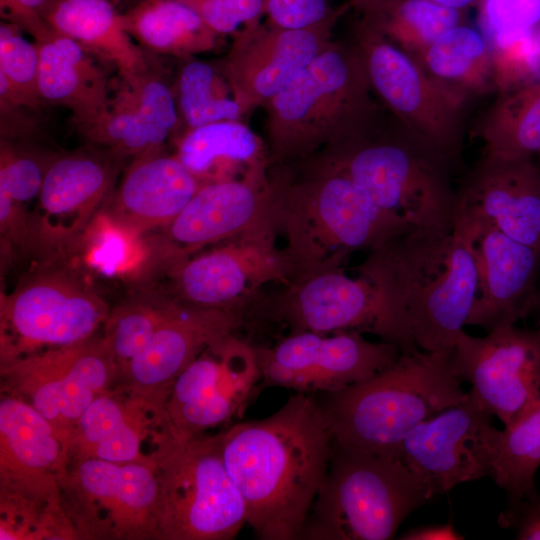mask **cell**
Wrapping results in <instances>:
<instances>
[{
	"label": "cell",
	"instance_id": "1",
	"mask_svg": "<svg viewBox=\"0 0 540 540\" xmlns=\"http://www.w3.org/2000/svg\"><path fill=\"white\" fill-rule=\"evenodd\" d=\"M226 469L261 540L300 539L326 477L333 437L313 394L219 432Z\"/></svg>",
	"mask_w": 540,
	"mask_h": 540
},
{
	"label": "cell",
	"instance_id": "2",
	"mask_svg": "<svg viewBox=\"0 0 540 540\" xmlns=\"http://www.w3.org/2000/svg\"><path fill=\"white\" fill-rule=\"evenodd\" d=\"M481 222L456 205L453 227H412L369 250L357 267L424 351L454 349L477 292L474 242Z\"/></svg>",
	"mask_w": 540,
	"mask_h": 540
},
{
	"label": "cell",
	"instance_id": "3",
	"mask_svg": "<svg viewBox=\"0 0 540 540\" xmlns=\"http://www.w3.org/2000/svg\"><path fill=\"white\" fill-rule=\"evenodd\" d=\"M303 177L275 180L273 219L285 238L291 279L341 268L356 250H371L415 225L380 208L346 175L312 160Z\"/></svg>",
	"mask_w": 540,
	"mask_h": 540
},
{
	"label": "cell",
	"instance_id": "4",
	"mask_svg": "<svg viewBox=\"0 0 540 540\" xmlns=\"http://www.w3.org/2000/svg\"><path fill=\"white\" fill-rule=\"evenodd\" d=\"M451 351L417 349L374 375L317 400L333 440L362 451L400 458L407 435L463 400Z\"/></svg>",
	"mask_w": 540,
	"mask_h": 540
},
{
	"label": "cell",
	"instance_id": "5",
	"mask_svg": "<svg viewBox=\"0 0 540 540\" xmlns=\"http://www.w3.org/2000/svg\"><path fill=\"white\" fill-rule=\"evenodd\" d=\"M352 45L330 42L265 111L272 162H300L377 131L379 107Z\"/></svg>",
	"mask_w": 540,
	"mask_h": 540
},
{
	"label": "cell",
	"instance_id": "6",
	"mask_svg": "<svg viewBox=\"0 0 540 540\" xmlns=\"http://www.w3.org/2000/svg\"><path fill=\"white\" fill-rule=\"evenodd\" d=\"M355 182L380 208L403 216L416 227H453L457 191L451 162L401 126L308 158Z\"/></svg>",
	"mask_w": 540,
	"mask_h": 540
},
{
	"label": "cell",
	"instance_id": "7",
	"mask_svg": "<svg viewBox=\"0 0 540 540\" xmlns=\"http://www.w3.org/2000/svg\"><path fill=\"white\" fill-rule=\"evenodd\" d=\"M431 498L401 459L333 440L327 474L300 539H393L405 518Z\"/></svg>",
	"mask_w": 540,
	"mask_h": 540
},
{
	"label": "cell",
	"instance_id": "8",
	"mask_svg": "<svg viewBox=\"0 0 540 540\" xmlns=\"http://www.w3.org/2000/svg\"><path fill=\"white\" fill-rule=\"evenodd\" d=\"M160 540H229L247 510L221 451L220 433L187 439L170 435L157 451Z\"/></svg>",
	"mask_w": 540,
	"mask_h": 540
},
{
	"label": "cell",
	"instance_id": "9",
	"mask_svg": "<svg viewBox=\"0 0 540 540\" xmlns=\"http://www.w3.org/2000/svg\"><path fill=\"white\" fill-rule=\"evenodd\" d=\"M77 539L160 540L156 461L69 463L59 480Z\"/></svg>",
	"mask_w": 540,
	"mask_h": 540
},
{
	"label": "cell",
	"instance_id": "10",
	"mask_svg": "<svg viewBox=\"0 0 540 540\" xmlns=\"http://www.w3.org/2000/svg\"><path fill=\"white\" fill-rule=\"evenodd\" d=\"M352 46L374 95L403 128L454 163L462 150L463 110L470 96L433 78L361 21Z\"/></svg>",
	"mask_w": 540,
	"mask_h": 540
},
{
	"label": "cell",
	"instance_id": "11",
	"mask_svg": "<svg viewBox=\"0 0 540 540\" xmlns=\"http://www.w3.org/2000/svg\"><path fill=\"white\" fill-rule=\"evenodd\" d=\"M108 314L97 294L66 273L45 272L29 278L1 296V366L87 340Z\"/></svg>",
	"mask_w": 540,
	"mask_h": 540
},
{
	"label": "cell",
	"instance_id": "12",
	"mask_svg": "<svg viewBox=\"0 0 540 540\" xmlns=\"http://www.w3.org/2000/svg\"><path fill=\"white\" fill-rule=\"evenodd\" d=\"M1 391L17 397L46 418L69 445L81 415L119 380V370L103 338L48 349L1 366Z\"/></svg>",
	"mask_w": 540,
	"mask_h": 540
},
{
	"label": "cell",
	"instance_id": "13",
	"mask_svg": "<svg viewBox=\"0 0 540 540\" xmlns=\"http://www.w3.org/2000/svg\"><path fill=\"white\" fill-rule=\"evenodd\" d=\"M285 286L260 310L265 317L285 324L290 333L368 332L396 345L402 353L419 349L362 275L352 278L334 268L294 278Z\"/></svg>",
	"mask_w": 540,
	"mask_h": 540
},
{
	"label": "cell",
	"instance_id": "14",
	"mask_svg": "<svg viewBox=\"0 0 540 540\" xmlns=\"http://www.w3.org/2000/svg\"><path fill=\"white\" fill-rule=\"evenodd\" d=\"M261 373L257 392L283 387L297 393L335 392L392 364L396 345L372 342L357 331L290 333L272 347L254 346Z\"/></svg>",
	"mask_w": 540,
	"mask_h": 540
},
{
	"label": "cell",
	"instance_id": "15",
	"mask_svg": "<svg viewBox=\"0 0 540 540\" xmlns=\"http://www.w3.org/2000/svg\"><path fill=\"white\" fill-rule=\"evenodd\" d=\"M491 417L467 392L407 435L400 458L431 497L461 483L492 478L501 430Z\"/></svg>",
	"mask_w": 540,
	"mask_h": 540
},
{
	"label": "cell",
	"instance_id": "16",
	"mask_svg": "<svg viewBox=\"0 0 540 540\" xmlns=\"http://www.w3.org/2000/svg\"><path fill=\"white\" fill-rule=\"evenodd\" d=\"M276 234L275 224L269 223L173 264L169 270L178 299L242 315L264 285L291 279L289 260L275 246Z\"/></svg>",
	"mask_w": 540,
	"mask_h": 540
},
{
	"label": "cell",
	"instance_id": "17",
	"mask_svg": "<svg viewBox=\"0 0 540 540\" xmlns=\"http://www.w3.org/2000/svg\"><path fill=\"white\" fill-rule=\"evenodd\" d=\"M260 380L254 346L234 333L207 347L179 375L167 398L170 434L187 439L229 422Z\"/></svg>",
	"mask_w": 540,
	"mask_h": 540
},
{
	"label": "cell",
	"instance_id": "18",
	"mask_svg": "<svg viewBox=\"0 0 540 540\" xmlns=\"http://www.w3.org/2000/svg\"><path fill=\"white\" fill-rule=\"evenodd\" d=\"M452 361L471 397L504 426L540 400L539 328L502 326L484 337L463 331Z\"/></svg>",
	"mask_w": 540,
	"mask_h": 540
},
{
	"label": "cell",
	"instance_id": "19",
	"mask_svg": "<svg viewBox=\"0 0 540 540\" xmlns=\"http://www.w3.org/2000/svg\"><path fill=\"white\" fill-rule=\"evenodd\" d=\"M330 42V28L285 29L265 21L233 36L219 69L246 116L284 90Z\"/></svg>",
	"mask_w": 540,
	"mask_h": 540
},
{
	"label": "cell",
	"instance_id": "20",
	"mask_svg": "<svg viewBox=\"0 0 540 540\" xmlns=\"http://www.w3.org/2000/svg\"><path fill=\"white\" fill-rule=\"evenodd\" d=\"M269 223H274L273 187L266 176L208 183L162 229L157 256L170 267L206 245Z\"/></svg>",
	"mask_w": 540,
	"mask_h": 540
},
{
	"label": "cell",
	"instance_id": "21",
	"mask_svg": "<svg viewBox=\"0 0 540 540\" xmlns=\"http://www.w3.org/2000/svg\"><path fill=\"white\" fill-rule=\"evenodd\" d=\"M68 445L53 425L23 400L0 401V498L63 507L59 480Z\"/></svg>",
	"mask_w": 540,
	"mask_h": 540
},
{
	"label": "cell",
	"instance_id": "22",
	"mask_svg": "<svg viewBox=\"0 0 540 540\" xmlns=\"http://www.w3.org/2000/svg\"><path fill=\"white\" fill-rule=\"evenodd\" d=\"M241 320L237 312L170 302L153 338L129 363L120 383L165 414L179 375L207 347L235 333Z\"/></svg>",
	"mask_w": 540,
	"mask_h": 540
},
{
	"label": "cell",
	"instance_id": "23",
	"mask_svg": "<svg viewBox=\"0 0 540 540\" xmlns=\"http://www.w3.org/2000/svg\"><path fill=\"white\" fill-rule=\"evenodd\" d=\"M118 384L98 395L81 415L69 440L67 465L85 459L156 461L170 434L165 414Z\"/></svg>",
	"mask_w": 540,
	"mask_h": 540
},
{
	"label": "cell",
	"instance_id": "24",
	"mask_svg": "<svg viewBox=\"0 0 540 540\" xmlns=\"http://www.w3.org/2000/svg\"><path fill=\"white\" fill-rule=\"evenodd\" d=\"M480 222L474 242L477 292L466 325L489 332L515 325L533 311L540 253Z\"/></svg>",
	"mask_w": 540,
	"mask_h": 540
},
{
	"label": "cell",
	"instance_id": "25",
	"mask_svg": "<svg viewBox=\"0 0 540 540\" xmlns=\"http://www.w3.org/2000/svg\"><path fill=\"white\" fill-rule=\"evenodd\" d=\"M120 156L80 150L51 160L33 221V241L60 244L92 221L114 184Z\"/></svg>",
	"mask_w": 540,
	"mask_h": 540
},
{
	"label": "cell",
	"instance_id": "26",
	"mask_svg": "<svg viewBox=\"0 0 540 540\" xmlns=\"http://www.w3.org/2000/svg\"><path fill=\"white\" fill-rule=\"evenodd\" d=\"M457 205L540 253V166L532 157H482L457 191Z\"/></svg>",
	"mask_w": 540,
	"mask_h": 540
},
{
	"label": "cell",
	"instance_id": "27",
	"mask_svg": "<svg viewBox=\"0 0 540 540\" xmlns=\"http://www.w3.org/2000/svg\"><path fill=\"white\" fill-rule=\"evenodd\" d=\"M200 187L176 155L155 150L134 158L103 212L142 235L170 225Z\"/></svg>",
	"mask_w": 540,
	"mask_h": 540
},
{
	"label": "cell",
	"instance_id": "28",
	"mask_svg": "<svg viewBox=\"0 0 540 540\" xmlns=\"http://www.w3.org/2000/svg\"><path fill=\"white\" fill-rule=\"evenodd\" d=\"M36 44L42 100L69 109L82 133L108 109L110 82L105 70L91 52L56 32Z\"/></svg>",
	"mask_w": 540,
	"mask_h": 540
},
{
	"label": "cell",
	"instance_id": "29",
	"mask_svg": "<svg viewBox=\"0 0 540 540\" xmlns=\"http://www.w3.org/2000/svg\"><path fill=\"white\" fill-rule=\"evenodd\" d=\"M201 186L228 180L264 177L269 161L265 142L240 120L187 129L175 154Z\"/></svg>",
	"mask_w": 540,
	"mask_h": 540
},
{
	"label": "cell",
	"instance_id": "30",
	"mask_svg": "<svg viewBox=\"0 0 540 540\" xmlns=\"http://www.w3.org/2000/svg\"><path fill=\"white\" fill-rule=\"evenodd\" d=\"M45 20L129 80L149 67L144 51L124 27L123 15L110 0H53Z\"/></svg>",
	"mask_w": 540,
	"mask_h": 540
},
{
	"label": "cell",
	"instance_id": "31",
	"mask_svg": "<svg viewBox=\"0 0 540 540\" xmlns=\"http://www.w3.org/2000/svg\"><path fill=\"white\" fill-rule=\"evenodd\" d=\"M122 15L128 34L152 53L186 59L213 50L220 37L182 0H142Z\"/></svg>",
	"mask_w": 540,
	"mask_h": 540
},
{
	"label": "cell",
	"instance_id": "32",
	"mask_svg": "<svg viewBox=\"0 0 540 540\" xmlns=\"http://www.w3.org/2000/svg\"><path fill=\"white\" fill-rule=\"evenodd\" d=\"M476 135L483 157L517 159L540 154V80L498 92Z\"/></svg>",
	"mask_w": 540,
	"mask_h": 540
},
{
	"label": "cell",
	"instance_id": "33",
	"mask_svg": "<svg viewBox=\"0 0 540 540\" xmlns=\"http://www.w3.org/2000/svg\"><path fill=\"white\" fill-rule=\"evenodd\" d=\"M415 59L433 78L468 96L494 89L491 48L481 32L465 23L444 33Z\"/></svg>",
	"mask_w": 540,
	"mask_h": 540
},
{
	"label": "cell",
	"instance_id": "34",
	"mask_svg": "<svg viewBox=\"0 0 540 540\" xmlns=\"http://www.w3.org/2000/svg\"><path fill=\"white\" fill-rule=\"evenodd\" d=\"M361 22L417 58L450 29L465 23V11L431 0H383Z\"/></svg>",
	"mask_w": 540,
	"mask_h": 540
},
{
	"label": "cell",
	"instance_id": "35",
	"mask_svg": "<svg viewBox=\"0 0 540 540\" xmlns=\"http://www.w3.org/2000/svg\"><path fill=\"white\" fill-rule=\"evenodd\" d=\"M52 159L45 160L1 139L0 228L2 237L15 245L22 246L32 241L27 204L38 199Z\"/></svg>",
	"mask_w": 540,
	"mask_h": 540
},
{
	"label": "cell",
	"instance_id": "36",
	"mask_svg": "<svg viewBox=\"0 0 540 540\" xmlns=\"http://www.w3.org/2000/svg\"><path fill=\"white\" fill-rule=\"evenodd\" d=\"M174 96L186 130L244 117L219 67L193 57L178 71Z\"/></svg>",
	"mask_w": 540,
	"mask_h": 540
},
{
	"label": "cell",
	"instance_id": "37",
	"mask_svg": "<svg viewBox=\"0 0 540 540\" xmlns=\"http://www.w3.org/2000/svg\"><path fill=\"white\" fill-rule=\"evenodd\" d=\"M540 467V400L505 425L492 479L515 503L537 494Z\"/></svg>",
	"mask_w": 540,
	"mask_h": 540
},
{
	"label": "cell",
	"instance_id": "38",
	"mask_svg": "<svg viewBox=\"0 0 540 540\" xmlns=\"http://www.w3.org/2000/svg\"><path fill=\"white\" fill-rule=\"evenodd\" d=\"M82 134L114 154L134 158L163 149L171 136L136 108L117 88L106 112Z\"/></svg>",
	"mask_w": 540,
	"mask_h": 540
},
{
	"label": "cell",
	"instance_id": "39",
	"mask_svg": "<svg viewBox=\"0 0 540 540\" xmlns=\"http://www.w3.org/2000/svg\"><path fill=\"white\" fill-rule=\"evenodd\" d=\"M22 30L7 21L0 24V100L37 109L39 92V48L27 41Z\"/></svg>",
	"mask_w": 540,
	"mask_h": 540
},
{
	"label": "cell",
	"instance_id": "40",
	"mask_svg": "<svg viewBox=\"0 0 540 540\" xmlns=\"http://www.w3.org/2000/svg\"><path fill=\"white\" fill-rule=\"evenodd\" d=\"M170 302H128L109 312L103 338L116 361L119 378L129 363L140 355L163 321Z\"/></svg>",
	"mask_w": 540,
	"mask_h": 540
},
{
	"label": "cell",
	"instance_id": "41",
	"mask_svg": "<svg viewBox=\"0 0 540 540\" xmlns=\"http://www.w3.org/2000/svg\"><path fill=\"white\" fill-rule=\"evenodd\" d=\"M490 48L493 86L497 92L540 80V45L536 30L518 29Z\"/></svg>",
	"mask_w": 540,
	"mask_h": 540
},
{
	"label": "cell",
	"instance_id": "42",
	"mask_svg": "<svg viewBox=\"0 0 540 540\" xmlns=\"http://www.w3.org/2000/svg\"><path fill=\"white\" fill-rule=\"evenodd\" d=\"M87 230L91 237L90 260L103 270L129 271L145 258L141 235L105 213L94 218Z\"/></svg>",
	"mask_w": 540,
	"mask_h": 540
},
{
	"label": "cell",
	"instance_id": "43",
	"mask_svg": "<svg viewBox=\"0 0 540 540\" xmlns=\"http://www.w3.org/2000/svg\"><path fill=\"white\" fill-rule=\"evenodd\" d=\"M117 89L146 117L170 135L182 124L172 89L149 67L129 80L118 83Z\"/></svg>",
	"mask_w": 540,
	"mask_h": 540
},
{
	"label": "cell",
	"instance_id": "44",
	"mask_svg": "<svg viewBox=\"0 0 540 540\" xmlns=\"http://www.w3.org/2000/svg\"><path fill=\"white\" fill-rule=\"evenodd\" d=\"M218 35H236L261 23L263 0H182Z\"/></svg>",
	"mask_w": 540,
	"mask_h": 540
},
{
	"label": "cell",
	"instance_id": "45",
	"mask_svg": "<svg viewBox=\"0 0 540 540\" xmlns=\"http://www.w3.org/2000/svg\"><path fill=\"white\" fill-rule=\"evenodd\" d=\"M266 22L285 29H332L337 12L328 0H263Z\"/></svg>",
	"mask_w": 540,
	"mask_h": 540
},
{
	"label": "cell",
	"instance_id": "46",
	"mask_svg": "<svg viewBox=\"0 0 540 540\" xmlns=\"http://www.w3.org/2000/svg\"><path fill=\"white\" fill-rule=\"evenodd\" d=\"M53 0H0L2 18L18 26L40 43L54 30L45 20V13Z\"/></svg>",
	"mask_w": 540,
	"mask_h": 540
},
{
	"label": "cell",
	"instance_id": "47",
	"mask_svg": "<svg viewBox=\"0 0 540 540\" xmlns=\"http://www.w3.org/2000/svg\"><path fill=\"white\" fill-rule=\"evenodd\" d=\"M503 528H511L515 539L540 540V494L508 504L499 518Z\"/></svg>",
	"mask_w": 540,
	"mask_h": 540
},
{
	"label": "cell",
	"instance_id": "48",
	"mask_svg": "<svg viewBox=\"0 0 540 540\" xmlns=\"http://www.w3.org/2000/svg\"><path fill=\"white\" fill-rule=\"evenodd\" d=\"M477 7L481 33L489 46L520 29L516 25L514 0H481Z\"/></svg>",
	"mask_w": 540,
	"mask_h": 540
},
{
	"label": "cell",
	"instance_id": "49",
	"mask_svg": "<svg viewBox=\"0 0 540 540\" xmlns=\"http://www.w3.org/2000/svg\"><path fill=\"white\" fill-rule=\"evenodd\" d=\"M399 538L404 540H461L464 539V536L455 529L450 521L445 524L412 528Z\"/></svg>",
	"mask_w": 540,
	"mask_h": 540
},
{
	"label": "cell",
	"instance_id": "50",
	"mask_svg": "<svg viewBox=\"0 0 540 540\" xmlns=\"http://www.w3.org/2000/svg\"><path fill=\"white\" fill-rule=\"evenodd\" d=\"M518 28L536 30L540 24V0H514Z\"/></svg>",
	"mask_w": 540,
	"mask_h": 540
},
{
	"label": "cell",
	"instance_id": "51",
	"mask_svg": "<svg viewBox=\"0 0 540 540\" xmlns=\"http://www.w3.org/2000/svg\"><path fill=\"white\" fill-rule=\"evenodd\" d=\"M435 2L438 5L456 9V10H464L468 9L469 7L478 6L481 0H431Z\"/></svg>",
	"mask_w": 540,
	"mask_h": 540
},
{
	"label": "cell",
	"instance_id": "52",
	"mask_svg": "<svg viewBox=\"0 0 540 540\" xmlns=\"http://www.w3.org/2000/svg\"><path fill=\"white\" fill-rule=\"evenodd\" d=\"M383 0H349L348 6L363 15Z\"/></svg>",
	"mask_w": 540,
	"mask_h": 540
},
{
	"label": "cell",
	"instance_id": "53",
	"mask_svg": "<svg viewBox=\"0 0 540 540\" xmlns=\"http://www.w3.org/2000/svg\"><path fill=\"white\" fill-rule=\"evenodd\" d=\"M532 312H535L537 315V328L540 329V291L537 293Z\"/></svg>",
	"mask_w": 540,
	"mask_h": 540
},
{
	"label": "cell",
	"instance_id": "54",
	"mask_svg": "<svg viewBox=\"0 0 540 540\" xmlns=\"http://www.w3.org/2000/svg\"><path fill=\"white\" fill-rule=\"evenodd\" d=\"M536 35H537L538 43L540 45V24L538 25L536 29Z\"/></svg>",
	"mask_w": 540,
	"mask_h": 540
},
{
	"label": "cell",
	"instance_id": "55",
	"mask_svg": "<svg viewBox=\"0 0 540 540\" xmlns=\"http://www.w3.org/2000/svg\"><path fill=\"white\" fill-rule=\"evenodd\" d=\"M539 157H540V154H539Z\"/></svg>",
	"mask_w": 540,
	"mask_h": 540
}]
</instances>
